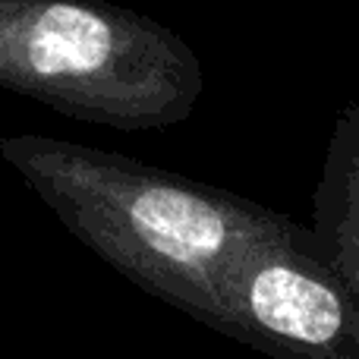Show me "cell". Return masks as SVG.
Masks as SVG:
<instances>
[{
    "label": "cell",
    "mask_w": 359,
    "mask_h": 359,
    "mask_svg": "<svg viewBox=\"0 0 359 359\" xmlns=\"http://www.w3.org/2000/svg\"><path fill=\"white\" fill-rule=\"evenodd\" d=\"M0 155L82 246L217 334L243 265L299 230L268 205L111 149L22 133L0 139Z\"/></svg>",
    "instance_id": "6da1fadb"
},
{
    "label": "cell",
    "mask_w": 359,
    "mask_h": 359,
    "mask_svg": "<svg viewBox=\"0 0 359 359\" xmlns=\"http://www.w3.org/2000/svg\"><path fill=\"white\" fill-rule=\"evenodd\" d=\"M0 88L142 133L192 117L205 69L174 29L111 0H0Z\"/></svg>",
    "instance_id": "7a4b0ae2"
},
{
    "label": "cell",
    "mask_w": 359,
    "mask_h": 359,
    "mask_svg": "<svg viewBox=\"0 0 359 359\" xmlns=\"http://www.w3.org/2000/svg\"><path fill=\"white\" fill-rule=\"evenodd\" d=\"M224 337L271 359H359V306L306 249V227L262 246L227 297Z\"/></svg>",
    "instance_id": "3957f363"
},
{
    "label": "cell",
    "mask_w": 359,
    "mask_h": 359,
    "mask_svg": "<svg viewBox=\"0 0 359 359\" xmlns=\"http://www.w3.org/2000/svg\"><path fill=\"white\" fill-rule=\"evenodd\" d=\"M306 249L359 306V104L341 107L312 196Z\"/></svg>",
    "instance_id": "277c9868"
}]
</instances>
